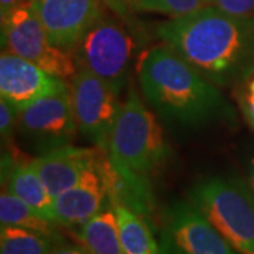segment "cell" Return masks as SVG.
<instances>
[{
	"mask_svg": "<svg viewBox=\"0 0 254 254\" xmlns=\"http://www.w3.org/2000/svg\"><path fill=\"white\" fill-rule=\"evenodd\" d=\"M69 88L66 81L46 72L40 66L17 55L1 51L0 95L23 110L36 100Z\"/></svg>",
	"mask_w": 254,
	"mask_h": 254,
	"instance_id": "8fae6325",
	"label": "cell"
},
{
	"mask_svg": "<svg viewBox=\"0 0 254 254\" xmlns=\"http://www.w3.org/2000/svg\"><path fill=\"white\" fill-rule=\"evenodd\" d=\"M33 7L51 43L69 53L105 14L100 0H34Z\"/></svg>",
	"mask_w": 254,
	"mask_h": 254,
	"instance_id": "30bf717a",
	"label": "cell"
},
{
	"mask_svg": "<svg viewBox=\"0 0 254 254\" xmlns=\"http://www.w3.org/2000/svg\"><path fill=\"white\" fill-rule=\"evenodd\" d=\"M20 113L21 110L11 105L10 102L4 99L0 100V133L3 143L9 144L14 134L17 133Z\"/></svg>",
	"mask_w": 254,
	"mask_h": 254,
	"instance_id": "44dd1931",
	"label": "cell"
},
{
	"mask_svg": "<svg viewBox=\"0 0 254 254\" xmlns=\"http://www.w3.org/2000/svg\"><path fill=\"white\" fill-rule=\"evenodd\" d=\"M134 51L136 43L126 26L103 14L79 38L72 55L78 69L99 76L122 92L128 82Z\"/></svg>",
	"mask_w": 254,
	"mask_h": 254,
	"instance_id": "5b68a950",
	"label": "cell"
},
{
	"mask_svg": "<svg viewBox=\"0 0 254 254\" xmlns=\"http://www.w3.org/2000/svg\"><path fill=\"white\" fill-rule=\"evenodd\" d=\"M110 208L116 215L125 254H160V243L154 239L148 219L119 202L110 203Z\"/></svg>",
	"mask_w": 254,
	"mask_h": 254,
	"instance_id": "9a60e30c",
	"label": "cell"
},
{
	"mask_svg": "<svg viewBox=\"0 0 254 254\" xmlns=\"http://www.w3.org/2000/svg\"><path fill=\"white\" fill-rule=\"evenodd\" d=\"M249 182L252 185V188L254 190V158L250 163V167H249Z\"/></svg>",
	"mask_w": 254,
	"mask_h": 254,
	"instance_id": "484cf974",
	"label": "cell"
},
{
	"mask_svg": "<svg viewBox=\"0 0 254 254\" xmlns=\"http://www.w3.org/2000/svg\"><path fill=\"white\" fill-rule=\"evenodd\" d=\"M188 200L239 254H254V190L237 175L199 180Z\"/></svg>",
	"mask_w": 254,
	"mask_h": 254,
	"instance_id": "277c9868",
	"label": "cell"
},
{
	"mask_svg": "<svg viewBox=\"0 0 254 254\" xmlns=\"http://www.w3.org/2000/svg\"><path fill=\"white\" fill-rule=\"evenodd\" d=\"M34 0H0V14L1 17L7 16L10 11L24 4H33Z\"/></svg>",
	"mask_w": 254,
	"mask_h": 254,
	"instance_id": "cb8c5ba5",
	"label": "cell"
},
{
	"mask_svg": "<svg viewBox=\"0 0 254 254\" xmlns=\"http://www.w3.org/2000/svg\"><path fill=\"white\" fill-rule=\"evenodd\" d=\"M0 223L1 226L23 227L46 236L57 237L55 223L41 216L36 209L7 190H3L0 196Z\"/></svg>",
	"mask_w": 254,
	"mask_h": 254,
	"instance_id": "e0dca14e",
	"label": "cell"
},
{
	"mask_svg": "<svg viewBox=\"0 0 254 254\" xmlns=\"http://www.w3.org/2000/svg\"><path fill=\"white\" fill-rule=\"evenodd\" d=\"M102 151L98 147L85 148L72 144L50 150L36 158L37 170L53 198L69 190L82 174L96 163Z\"/></svg>",
	"mask_w": 254,
	"mask_h": 254,
	"instance_id": "4fadbf2b",
	"label": "cell"
},
{
	"mask_svg": "<svg viewBox=\"0 0 254 254\" xmlns=\"http://www.w3.org/2000/svg\"><path fill=\"white\" fill-rule=\"evenodd\" d=\"M209 6V0H136V11L165 14L170 18L181 17Z\"/></svg>",
	"mask_w": 254,
	"mask_h": 254,
	"instance_id": "d6986e66",
	"label": "cell"
},
{
	"mask_svg": "<svg viewBox=\"0 0 254 254\" xmlns=\"http://www.w3.org/2000/svg\"><path fill=\"white\" fill-rule=\"evenodd\" d=\"M155 33L219 88H235L254 72V17L209 4L164 21Z\"/></svg>",
	"mask_w": 254,
	"mask_h": 254,
	"instance_id": "6da1fadb",
	"label": "cell"
},
{
	"mask_svg": "<svg viewBox=\"0 0 254 254\" xmlns=\"http://www.w3.org/2000/svg\"><path fill=\"white\" fill-rule=\"evenodd\" d=\"M145 102L167 125L185 130L237 123L220 88L168 46L148 50L137 66Z\"/></svg>",
	"mask_w": 254,
	"mask_h": 254,
	"instance_id": "7a4b0ae2",
	"label": "cell"
},
{
	"mask_svg": "<svg viewBox=\"0 0 254 254\" xmlns=\"http://www.w3.org/2000/svg\"><path fill=\"white\" fill-rule=\"evenodd\" d=\"M17 226H1L0 254H50L58 240Z\"/></svg>",
	"mask_w": 254,
	"mask_h": 254,
	"instance_id": "ac0fdd59",
	"label": "cell"
},
{
	"mask_svg": "<svg viewBox=\"0 0 254 254\" xmlns=\"http://www.w3.org/2000/svg\"><path fill=\"white\" fill-rule=\"evenodd\" d=\"M17 131L41 154L71 144L78 131L71 89L44 96L24 108Z\"/></svg>",
	"mask_w": 254,
	"mask_h": 254,
	"instance_id": "9c48e42d",
	"label": "cell"
},
{
	"mask_svg": "<svg viewBox=\"0 0 254 254\" xmlns=\"http://www.w3.org/2000/svg\"><path fill=\"white\" fill-rule=\"evenodd\" d=\"M109 10H112L120 20L131 23L136 13V0H100Z\"/></svg>",
	"mask_w": 254,
	"mask_h": 254,
	"instance_id": "603a6c76",
	"label": "cell"
},
{
	"mask_svg": "<svg viewBox=\"0 0 254 254\" xmlns=\"http://www.w3.org/2000/svg\"><path fill=\"white\" fill-rule=\"evenodd\" d=\"M76 237L89 254H125L116 215L112 208L100 210L82 225Z\"/></svg>",
	"mask_w": 254,
	"mask_h": 254,
	"instance_id": "2e32d148",
	"label": "cell"
},
{
	"mask_svg": "<svg viewBox=\"0 0 254 254\" xmlns=\"http://www.w3.org/2000/svg\"><path fill=\"white\" fill-rule=\"evenodd\" d=\"M69 89L78 131L95 147L106 151L112 128L122 108L120 92L85 69L76 71Z\"/></svg>",
	"mask_w": 254,
	"mask_h": 254,
	"instance_id": "52a82bcc",
	"label": "cell"
},
{
	"mask_svg": "<svg viewBox=\"0 0 254 254\" xmlns=\"http://www.w3.org/2000/svg\"><path fill=\"white\" fill-rule=\"evenodd\" d=\"M106 153L116 173L108 184L110 202H119L147 218L154 209L150 177L170 155L158 118L130 86L112 128Z\"/></svg>",
	"mask_w": 254,
	"mask_h": 254,
	"instance_id": "3957f363",
	"label": "cell"
},
{
	"mask_svg": "<svg viewBox=\"0 0 254 254\" xmlns=\"http://www.w3.org/2000/svg\"><path fill=\"white\" fill-rule=\"evenodd\" d=\"M50 254H89L86 250H82L79 247H73V246H66L57 243L53 247V250L50 252Z\"/></svg>",
	"mask_w": 254,
	"mask_h": 254,
	"instance_id": "d4e9b609",
	"label": "cell"
},
{
	"mask_svg": "<svg viewBox=\"0 0 254 254\" xmlns=\"http://www.w3.org/2000/svg\"><path fill=\"white\" fill-rule=\"evenodd\" d=\"M160 254H239L190 200L164 210Z\"/></svg>",
	"mask_w": 254,
	"mask_h": 254,
	"instance_id": "ba28073f",
	"label": "cell"
},
{
	"mask_svg": "<svg viewBox=\"0 0 254 254\" xmlns=\"http://www.w3.org/2000/svg\"><path fill=\"white\" fill-rule=\"evenodd\" d=\"M235 93L243 118L254 130V72L242 83L235 86Z\"/></svg>",
	"mask_w": 254,
	"mask_h": 254,
	"instance_id": "ffe728a7",
	"label": "cell"
},
{
	"mask_svg": "<svg viewBox=\"0 0 254 254\" xmlns=\"http://www.w3.org/2000/svg\"><path fill=\"white\" fill-rule=\"evenodd\" d=\"M209 4L229 14L254 17V0H209Z\"/></svg>",
	"mask_w": 254,
	"mask_h": 254,
	"instance_id": "7402d4cb",
	"label": "cell"
},
{
	"mask_svg": "<svg viewBox=\"0 0 254 254\" xmlns=\"http://www.w3.org/2000/svg\"><path fill=\"white\" fill-rule=\"evenodd\" d=\"M98 160L82 174L79 181L73 187L54 198L53 220L55 225L64 227L82 226L105 209L106 200L109 202V195L98 168Z\"/></svg>",
	"mask_w": 254,
	"mask_h": 254,
	"instance_id": "7c38bea8",
	"label": "cell"
},
{
	"mask_svg": "<svg viewBox=\"0 0 254 254\" xmlns=\"http://www.w3.org/2000/svg\"><path fill=\"white\" fill-rule=\"evenodd\" d=\"M3 167H6V170H1L3 175L7 174L6 190L21 200H24L31 208L36 209L41 216H44L54 223L53 220L54 198L50 195V192L38 174L36 158L21 160L17 157L13 158L7 154V160L3 157L1 168Z\"/></svg>",
	"mask_w": 254,
	"mask_h": 254,
	"instance_id": "5bb4252c",
	"label": "cell"
},
{
	"mask_svg": "<svg viewBox=\"0 0 254 254\" xmlns=\"http://www.w3.org/2000/svg\"><path fill=\"white\" fill-rule=\"evenodd\" d=\"M1 47L64 81H71L78 71L72 53L51 43L33 4L1 17Z\"/></svg>",
	"mask_w": 254,
	"mask_h": 254,
	"instance_id": "8992f818",
	"label": "cell"
}]
</instances>
